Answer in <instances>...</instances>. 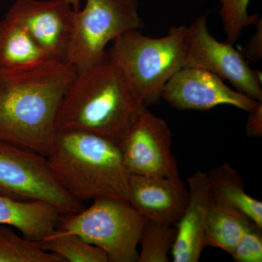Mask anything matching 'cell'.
Here are the masks:
<instances>
[{"instance_id": "cell-1", "label": "cell", "mask_w": 262, "mask_h": 262, "mask_svg": "<svg viewBox=\"0 0 262 262\" xmlns=\"http://www.w3.org/2000/svg\"><path fill=\"white\" fill-rule=\"evenodd\" d=\"M67 62L0 72V141L49 154L62 98L77 75Z\"/></svg>"}, {"instance_id": "cell-2", "label": "cell", "mask_w": 262, "mask_h": 262, "mask_svg": "<svg viewBox=\"0 0 262 262\" xmlns=\"http://www.w3.org/2000/svg\"><path fill=\"white\" fill-rule=\"evenodd\" d=\"M144 107L120 67L107 56L77 73L69 84L58 108L57 130L85 131L118 144Z\"/></svg>"}, {"instance_id": "cell-3", "label": "cell", "mask_w": 262, "mask_h": 262, "mask_svg": "<svg viewBox=\"0 0 262 262\" xmlns=\"http://www.w3.org/2000/svg\"><path fill=\"white\" fill-rule=\"evenodd\" d=\"M47 159L62 187L79 201H128L130 175L116 143L85 131L57 130Z\"/></svg>"}, {"instance_id": "cell-4", "label": "cell", "mask_w": 262, "mask_h": 262, "mask_svg": "<svg viewBox=\"0 0 262 262\" xmlns=\"http://www.w3.org/2000/svg\"><path fill=\"white\" fill-rule=\"evenodd\" d=\"M187 30L184 26L172 27L164 37L151 38L133 29L106 51L146 107L160 102L165 84L184 67Z\"/></svg>"}, {"instance_id": "cell-5", "label": "cell", "mask_w": 262, "mask_h": 262, "mask_svg": "<svg viewBox=\"0 0 262 262\" xmlns=\"http://www.w3.org/2000/svg\"><path fill=\"white\" fill-rule=\"evenodd\" d=\"M145 220L127 200L103 196L94 199L87 209L63 213L58 228L101 248L108 262H136Z\"/></svg>"}, {"instance_id": "cell-6", "label": "cell", "mask_w": 262, "mask_h": 262, "mask_svg": "<svg viewBox=\"0 0 262 262\" xmlns=\"http://www.w3.org/2000/svg\"><path fill=\"white\" fill-rule=\"evenodd\" d=\"M138 10V0H87L83 10L74 13L67 63L77 73L101 63L108 42L144 27Z\"/></svg>"}, {"instance_id": "cell-7", "label": "cell", "mask_w": 262, "mask_h": 262, "mask_svg": "<svg viewBox=\"0 0 262 262\" xmlns=\"http://www.w3.org/2000/svg\"><path fill=\"white\" fill-rule=\"evenodd\" d=\"M0 194L22 201H42L63 213H78L83 203L62 187L46 157L0 141Z\"/></svg>"}, {"instance_id": "cell-8", "label": "cell", "mask_w": 262, "mask_h": 262, "mask_svg": "<svg viewBox=\"0 0 262 262\" xmlns=\"http://www.w3.org/2000/svg\"><path fill=\"white\" fill-rule=\"evenodd\" d=\"M184 67L208 71L230 82L237 91L262 102L261 73L249 67L233 45L221 42L211 35L207 15L187 27Z\"/></svg>"}, {"instance_id": "cell-9", "label": "cell", "mask_w": 262, "mask_h": 262, "mask_svg": "<svg viewBox=\"0 0 262 262\" xmlns=\"http://www.w3.org/2000/svg\"><path fill=\"white\" fill-rule=\"evenodd\" d=\"M171 145L172 134L168 124L146 107L141 110L118 144L130 175L182 182Z\"/></svg>"}, {"instance_id": "cell-10", "label": "cell", "mask_w": 262, "mask_h": 262, "mask_svg": "<svg viewBox=\"0 0 262 262\" xmlns=\"http://www.w3.org/2000/svg\"><path fill=\"white\" fill-rule=\"evenodd\" d=\"M74 13L67 0H17L5 18L25 29L52 59L67 62Z\"/></svg>"}, {"instance_id": "cell-11", "label": "cell", "mask_w": 262, "mask_h": 262, "mask_svg": "<svg viewBox=\"0 0 262 262\" xmlns=\"http://www.w3.org/2000/svg\"><path fill=\"white\" fill-rule=\"evenodd\" d=\"M162 99L177 110L199 111L227 104L248 113L262 104L239 91L229 89L214 74L193 67H183L167 82Z\"/></svg>"}, {"instance_id": "cell-12", "label": "cell", "mask_w": 262, "mask_h": 262, "mask_svg": "<svg viewBox=\"0 0 262 262\" xmlns=\"http://www.w3.org/2000/svg\"><path fill=\"white\" fill-rule=\"evenodd\" d=\"M188 201L182 182L165 177L130 175L128 201L146 220L177 225Z\"/></svg>"}, {"instance_id": "cell-13", "label": "cell", "mask_w": 262, "mask_h": 262, "mask_svg": "<svg viewBox=\"0 0 262 262\" xmlns=\"http://www.w3.org/2000/svg\"><path fill=\"white\" fill-rule=\"evenodd\" d=\"M188 201L182 217L176 225L177 232L171 250L174 262H198L206 248L205 223L209 206L208 173L198 171L190 178Z\"/></svg>"}, {"instance_id": "cell-14", "label": "cell", "mask_w": 262, "mask_h": 262, "mask_svg": "<svg viewBox=\"0 0 262 262\" xmlns=\"http://www.w3.org/2000/svg\"><path fill=\"white\" fill-rule=\"evenodd\" d=\"M63 213L42 201H22L0 194V225L20 231L29 241L39 242L53 233Z\"/></svg>"}, {"instance_id": "cell-15", "label": "cell", "mask_w": 262, "mask_h": 262, "mask_svg": "<svg viewBox=\"0 0 262 262\" xmlns=\"http://www.w3.org/2000/svg\"><path fill=\"white\" fill-rule=\"evenodd\" d=\"M55 61L21 26L5 17L2 20L0 72L34 70Z\"/></svg>"}, {"instance_id": "cell-16", "label": "cell", "mask_w": 262, "mask_h": 262, "mask_svg": "<svg viewBox=\"0 0 262 262\" xmlns=\"http://www.w3.org/2000/svg\"><path fill=\"white\" fill-rule=\"evenodd\" d=\"M208 177L210 201L238 211L262 228V203L245 192L236 169L226 163L212 169Z\"/></svg>"}, {"instance_id": "cell-17", "label": "cell", "mask_w": 262, "mask_h": 262, "mask_svg": "<svg viewBox=\"0 0 262 262\" xmlns=\"http://www.w3.org/2000/svg\"><path fill=\"white\" fill-rule=\"evenodd\" d=\"M253 222L238 211L209 200L205 223V246L233 252L246 228Z\"/></svg>"}, {"instance_id": "cell-18", "label": "cell", "mask_w": 262, "mask_h": 262, "mask_svg": "<svg viewBox=\"0 0 262 262\" xmlns=\"http://www.w3.org/2000/svg\"><path fill=\"white\" fill-rule=\"evenodd\" d=\"M45 251L56 253L64 261L108 262L107 254L101 248L90 244L78 234L57 228L39 241Z\"/></svg>"}, {"instance_id": "cell-19", "label": "cell", "mask_w": 262, "mask_h": 262, "mask_svg": "<svg viewBox=\"0 0 262 262\" xmlns=\"http://www.w3.org/2000/svg\"><path fill=\"white\" fill-rule=\"evenodd\" d=\"M0 262H65L45 251L36 241L18 235L8 226L0 225Z\"/></svg>"}, {"instance_id": "cell-20", "label": "cell", "mask_w": 262, "mask_h": 262, "mask_svg": "<svg viewBox=\"0 0 262 262\" xmlns=\"http://www.w3.org/2000/svg\"><path fill=\"white\" fill-rule=\"evenodd\" d=\"M177 229L175 225L146 220L141 229L138 262H168Z\"/></svg>"}, {"instance_id": "cell-21", "label": "cell", "mask_w": 262, "mask_h": 262, "mask_svg": "<svg viewBox=\"0 0 262 262\" xmlns=\"http://www.w3.org/2000/svg\"><path fill=\"white\" fill-rule=\"evenodd\" d=\"M251 0H220V15L223 24L227 42L234 45L238 40L246 27L256 25L259 20L258 14H248V6Z\"/></svg>"}, {"instance_id": "cell-22", "label": "cell", "mask_w": 262, "mask_h": 262, "mask_svg": "<svg viewBox=\"0 0 262 262\" xmlns=\"http://www.w3.org/2000/svg\"><path fill=\"white\" fill-rule=\"evenodd\" d=\"M261 229L254 223L248 226L231 256L237 262L262 261Z\"/></svg>"}, {"instance_id": "cell-23", "label": "cell", "mask_w": 262, "mask_h": 262, "mask_svg": "<svg viewBox=\"0 0 262 262\" xmlns=\"http://www.w3.org/2000/svg\"><path fill=\"white\" fill-rule=\"evenodd\" d=\"M256 32L248 41L241 53L246 59L251 61H259L262 59V20L259 19L256 24Z\"/></svg>"}, {"instance_id": "cell-24", "label": "cell", "mask_w": 262, "mask_h": 262, "mask_svg": "<svg viewBox=\"0 0 262 262\" xmlns=\"http://www.w3.org/2000/svg\"><path fill=\"white\" fill-rule=\"evenodd\" d=\"M246 134L248 137L259 138L262 136V104L254 111L248 113Z\"/></svg>"}, {"instance_id": "cell-25", "label": "cell", "mask_w": 262, "mask_h": 262, "mask_svg": "<svg viewBox=\"0 0 262 262\" xmlns=\"http://www.w3.org/2000/svg\"><path fill=\"white\" fill-rule=\"evenodd\" d=\"M74 10H80V0H67Z\"/></svg>"}]
</instances>
